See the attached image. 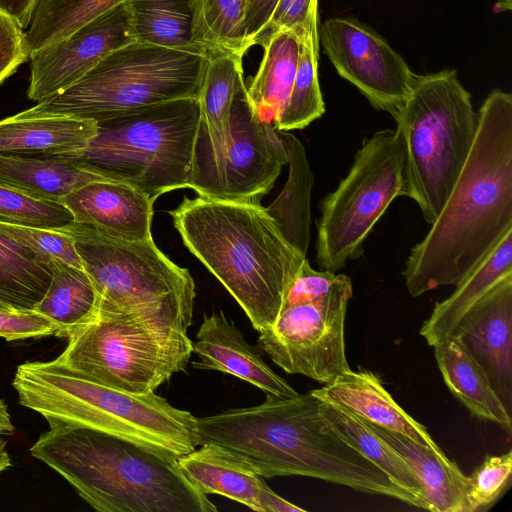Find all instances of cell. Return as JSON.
Listing matches in <instances>:
<instances>
[{
	"mask_svg": "<svg viewBox=\"0 0 512 512\" xmlns=\"http://www.w3.org/2000/svg\"><path fill=\"white\" fill-rule=\"evenodd\" d=\"M467 480V512L489 510L511 485L512 451L487 456Z\"/></svg>",
	"mask_w": 512,
	"mask_h": 512,
	"instance_id": "37",
	"label": "cell"
},
{
	"mask_svg": "<svg viewBox=\"0 0 512 512\" xmlns=\"http://www.w3.org/2000/svg\"><path fill=\"white\" fill-rule=\"evenodd\" d=\"M0 233L41 256L84 269L73 238L63 231L0 221Z\"/></svg>",
	"mask_w": 512,
	"mask_h": 512,
	"instance_id": "38",
	"label": "cell"
},
{
	"mask_svg": "<svg viewBox=\"0 0 512 512\" xmlns=\"http://www.w3.org/2000/svg\"><path fill=\"white\" fill-rule=\"evenodd\" d=\"M320 400L342 406L363 420L398 433L444 455L427 428L396 403L372 371L351 368L330 383L310 391Z\"/></svg>",
	"mask_w": 512,
	"mask_h": 512,
	"instance_id": "19",
	"label": "cell"
},
{
	"mask_svg": "<svg viewBox=\"0 0 512 512\" xmlns=\"http://www.w3.org/2000/svg\"><path fill=\"white\" fill-rule=\"evenodd\" d=\"M288 156L289 174L278 197L265 207L285 239L306 256L310 242V200L314 184L305 148L288 131H278Z\"/></svg>",
	"mask_w": 512,
	"mask_h": 512,
	"instance_id": "27",
	"label": "cell"
},
{
	"mask_svg": "<svg viewBox=\"0 0 512 512\" xmlns=\"http://www.w3.org/2000/svg\"><path fill=\"white\" fill-rule=\"evenodd\" d=\"M98 181H113L82 161L58 156L0 153V184L60 202L71 192Z\"/></svg>",
	"mask_w": 512,
	"mask_h": 512,
	"instance_id": "24",
	"label": "cell"
},
{
	"mask_svg": "<svg viewBox=\"0 0 512 512\" xmlns=\"http://www.w3.org/2000/svg\"><path fill=\"white\" fill-rule=\"evenodd\" d=\"M177 459L183 475L204 494H218L261 512L260 495L265 478L244 459L214 444Z\"/></svg>",
	"mask_w": 512,
	"mask_h": 512,
	"instance_id": "22",
	"label": "cell"
},
{
	"mask_svg": "<svg viewBox=\"0 0 512 512\" xmlns=\"http://www.w3.org/2000/svg\"><path fill=\"white\" fill-rule=\"evenodd\" d=\"M15 428L6 403L0 399V436L13 434Z\"/></svg>",
	"mask_w": 512,
	"mask_h": 512,
	"instance_id": "46",
	"label": "cell"
},
{
	"mask_svg": "<svg viewBox=\"0 0 512 512\" xmlns=\"http://www.w3.org/2000/svg\"><path fill=\"white\" fill-rule=\"evenodd\" d=\"M206 61L200 54L134 41L26 111L100 122L175 99L198 98Z\"/></svg>",
	"mask_w": 512,
	"mask_h": 512,
	"instance_id": "9",
	"label": "cell"
},
{
	"mask_svg": "<svg viewBox=\"0 0 512 512\" xmlns=\"http://www.w3.org/2000/svg\"><path fill=\"white\" fill-rule=\"evenodd\" d=\"M398 196H406V150L397 130L366 138L338 187L321 202L316 263L337 272L363 253L375 224Z\"/></svg>",
	"mask_w": 512,
	"mask_h": 512,
	"instance_id": "10",
	"label": "cell"
},
{
	"mask_svg": "<svg viewBox=\"0 0 512 512\" xmlns=\"http://www.w3.org/2000/svg\"><path fill=\"white\" fill-rule=\"evenodd\" d=\"M31 455L61 475L99 512H216L177 459L121 437L50 423Z\"/></svg>",
	"mask_w": 512,
	"mask_h": 512,
	"instance_id": "4",
	"label": "cell"
},
{
	"mask_svg": "<svg viewBox=\"0 0 512 512\" xmlns=\"http://www.w3.org/2000/svg\"><path fill=\"white\" fill-rule=\"evenodd\" d=\"M50 259L0 233V301L15 311H34L52 278Z\"/></svg>",
	"mask_w": 512,
	"mask_h": 512,
	"instance_id": "31",
	"label": "cell"
},
{
	"mask_svg": "<svg viewBox=\"0 0 512 512\" xmlns=\"http://www.w3.org/2000/svg\"><path fill=\"white\" fill-rule=\"evenodd\" d=\"M191 38L206 57L224 53L242 58L251 47L242 0H194Z\"/></svg>",
	"mask_w": 512,
	"mask_h": 512,
	"instance_id": "33",
	"label": "cell"
},
{
	"mask_svg": "<svg viewBox=\"0 0 512 512\" xmlns=\"http://www.w3.org/2000/svg\"><path fill=\"white\" fill-rule=\"evenodd\" d=\"M200 361L196 369L216 370L233 375L261 389L265 394L295 397L299 393L275 373L222 311L204 315L193 342Z\"/></svg>",
	"mask_w": 512,
	"mask_h": 512,
	"instance_id": "18",
	"label": "cell"
},
{
	"mask_svg": "<svg viewBox=\"0 0 512 512\" xmlns=\"http://www.w3.org/2000/svg\"><path fill=\"white\" fill-rule=\"evenodd\" d=\"M52 278L34 311L58 326L56 336L67 337L73 330L92 320L98 310V295L84 269L59 259H50Z\"/></svg>",
	"mask_w": 512,
	"mask_h": 512,
	"instance_id": "30",
	"label": "cell"
},
{
	"mask_svg": "<svg viewBox=\"0 0 512 512\" xmlns=\"http://www.w3.org/2000/svg\"><path fill=\"white\" fill-rule=\"evenodd\" d=\"M12 386L19 403L50 423L124 438L178 459L198 446L197 417L155 392L135 394L94 380L58 358L20 364Z\"/></svg>",
	"mask_w": 512,
	"mask_h": 512,
	"instance_id": "5",
	"label": "cell"
},
{
	"mask_svg": "<svg viewBox=\"0 0 512 512\" xmlns=\"http://www.w3.org/2000/svg\"><path fill=\"white\" fill-rule=\"evenodd\" d=\"M69 234L98 295L96 315L127 314L194 303L190 272L154 243L126 241L76 222L54 228Z\"/></svg>",
	"mask_w": 512,
	"mask_h": 512,
	"instance_id": "11",
	"label": "cell"
},
{
	"mask_svg": "<svg viewBox=\"0 0 512 512\" xmlns=\"http://www.w3.org/2000/svg\"><path fill=\"white\" fill-rule=\"evenodd\" d=\"M512 9V0H497L494 5L495 13H502Z\"/></svg>",
	"mask_w": 512,
	"mask_h": 512,
	"instance_id": "48",
	"label": "cell"
},
{
	"mask_svg": "<svg viewBox=\"0 0 512 512\" xmlns=\"http://www.w3.org/2000/svg\"><path fill=\"white\" fill-rule=\"evenodd\" d=\"M134 41L125 2L32 53L27 97L41 102L64 91L108 54Z\"/></svg>",
	"mask_w": 512,
	"mask_h": 512,
	"instance_id": "15",
	"label": "cell"
},
{
	"mask_svg": "<svg viewBox=\"0 0 512 512\" xmlns=\"http://www.w3.org/2000/svg\"><path fill=\"white\" fill-rule=\"evenodd\" d=\"M230 131L232 144L224 155H193L188 188L209 199L260 203L288 156L273 123L251 106L244 82L234 98Z\"/></svg>",
	"mask_w": 512,
	"mask_h": 512,
	"instance_id": "13",
	"label": "cell"
},
{
	"mask_svg": "<svg viewBox=\"0 0 512 512\" xmlns=\"http://www.w3.org/2000/svg\"><path fill=\"white\" fill-rule=\"evenodd\" d=\"M127 0H38L26 30L31 54Z\"/></svg>",
	"mask_w": 512,
	"mask_h": 512,
	"instance_id": "34",
	"label": "cell"
},
{
	"mask_svg": "<svg viewBox=\"0 0 512 512\" xmlns=\"http://www.w3.org/2000/svg\"><path fill=\"white\" fill-rule=\"evenodd\" d=\"M38 0H0V13L27 30Z\"/></svg>",
	"mask_w": 512,
	"mask_h": 512,
	"instance_id": "44",
	"label": "cell"
},
{
	"mask_svg": "<svg viewBox=\"0 0 512 512\" xmlns=\"http://www.w3.org/2000/svg\"><path fill=\"white\" fill-rule=\"evenodd\" d=\"M512 274V230L458 284L446 299L436 302L420 328L429 346L452 337L468 310L502 277Z\"/></svg>",
	"mask_w": 512,
	"mask_h": 512,
	"instance_id": "26",
	"label": "cell"
},
{
	"mask_svg": "<svg viewBox=\"0 0 512 512\" xmlns=\"http://www.w3.org/2000/svg\"><path fill=\"white\" fill-rule=\"evenodd\" d=\"M154 201L129 184L98 181L76 189L61 203L72 214L73 222L121 240L145 241L152 238Z\"/></svg>",
	"mask_w": 512,
	"mask_h": 512,
	"instance_id": "17",
	"label": "cell"
},
{
	"mask_svg": "<svg viewBox=\"0 0 512 512\" xmlns=\"http://www.w3.org/2000/svg\"><path fill=\"white\" fill-rule=\"evenodd\" d=\"M193 305L96 315L68 334L67 346L57 358L114 388L135 394L154 392L189 362L193 342L187 330Z\"/></svg>",
	"mask_w": 512,
	"mask_h": 512,
	"instance_id": "6",
	"label": "cell"
},
{
	"mask_svg": "<svg viewBox=\"0 0 512 512\" xmlns=\"http://www.w3.org/2000/svg\"><path fill=\"white\" fill-rule=\"evenodd\" d=\"M97 131L92 119L25 110L0 120V153L66 157L83 151Z\"/></svg>",
	"mask_w": 512,
	"mask_h": 512,
	"instance_id": "20",
	"label": "cell"
},
{
	"mask_svg": "<svg viewBox=\"0 0 512 512\" xmlns=\"http://www.w3.org/2000/svg\"><path fill=\"white\" fill-rule=\"evenodd\" d=\"M6 447L7 441L0 436V473L11 466V457Z\"/></svg>",
	"mask_w": 512,
	"mask_h": 512,
	"instance_id": "47",
	"label": "cell"
},
{
	"mask_svg": "<svg viewBox=\"0 0 512 512\" xmlns=\"http://www.w3.org/2000/svg\"><path fill=\"white\" fill-rule=\"evenodd\" d=\"M243 82L242 58L224 53L207 56L198 96L200 122L194 155L216 157L230 148L231 109Z\"/></svg>",
	"mask_w": 512,
	"mask_h": 512,
	"instance_id": "21",
	"label": "cell"
},
{
	"mask_svg": "<svg viewBox=\"0 0 512 512\" xmlns=\"http://www.w3.org/2000/svg\"><path fill=\"white\" fill-rule=\"evenodd\" d=\"M0 310L1 311H15L12 308H10L8 305L4 304L0 301Z\"/></svg>",
	"mask_w": 512,
	"mask_h": 512,
	"instance_id": "49",
	"label": "cell"
},
{
	"mask_svg": "<svg viewBox=\"0 0 512 512\" xmlns=\"http://www.w3.org/2000/svg\"><path fill=\"white\" fill-rule=\"evenodd\" d=\"M320 411L342 439L384 472L397 486L411 494L421 509L427 510L423 490L414 472L365 420L342 406L324 400H320Z\"/></svg>",
	"mask_w": 512,
	"mask_h": 512,
	"instance_id": "29",
	"label": "cell"
},
{
	"mask_svg": "<svg viewBox=\"0 0 512 512\" xmlns=\"http://www.w3.org/2000/svg\"><path fill=\"white\" fill-rule=\"evenodd\" d=\"M318 0H279L270 21L255 45H263L278 31H290L300 40L319 43Z\"/></svg>",
	"mask_w": 512,
	"mask_h": 512,
	"instance_id": "39",
	"label": "cell"
},
{
	"mask_svg": "<svg viewBox=\"0 0 512 512\" xmlns=\"http://www.w3.org/2000/svg\"><path fill=\"white\" fill-rule=\"evenodd\" d=\"M367 422V421H366ZM368 426L398 452L417 477L432 512H467V476L446 454L367 422Z\"/></svg>",
	"mask_w": 512,
	"mask_h": 512,
	"instance_id": "25",
	"label": "cell"
},
{
	"mask_svg": "<svg viewBox=\"0 0 512 512\" xmlns=\"http://www.w3.org/2000/svg\"><path fill=\"white\" fill-rule=\"evenodd\" d=\"M198 446L217 444L264 478L307 476L408 505L414 497L342 439L326 422L320 399L266 394L256 406L197 417Z\"/></svg>",
	"mask_w": 512,
	"mask_h": 512,
	"instance_id": "2",
	"label": "cell"
},
{
	"mask_svg": "<svg viewBox=\"0 0 512 512\" xmlns=\"http://www.w3.org/2000/svg\"><path fill=\"white\" fill-rule=\"evenodd\" d=\"M257 73L246 87L247 98L258 116L274 123L283 111L296 76L300 39L290 31H278L263 45Z\"/></svg>",
	"mask_w": 512,
	"mask_h": 512,
	"instance_id": "28",
	"label": "cell"
},
{
	"mask_svg": "<svg viewBox=\"0 0 512 512\" xmlns=\"http://www.w3.org/2000/svg\"><path fill=\"white\" fill-rule=\"evenodd\" d=\"M319 43L300 40L296 76L287 103L273 123L277 131L303 129L325 112L318 79Z\"/></svg>",
	"mask_w": 512,
	"mask_h": 512,
	"instance_id": "35",
	"label": "cell"
},
{
	"mask_svg": "<svg viewBox=\"0 0 512 512\" xmlns=\"http://www.w3.org/2000/svg\"><path fill=\"white\" fill-rule=\"evenodd\" d=\"M26 30L0 13V84L30 59Z\"/></svg>",
	"mask_w": 512,
	"mask_h": 512,
	"instance_id": "40",
	"label": "cell"
},
{
	"mask_svg": "<svg viewBox=\"0 0 512 512\" xmlns=\"http://www.w3.org/2000/svg\"><path fill=\"white\" fill-rule=\"evenodd\" d=\"M352 295L351 279L340 274L325 295L283 304L274 323L259 332L260 348L288 374L332 382L350 369L345 320Z\"/></svg>",
	"mask_w": 512,
	"mask_h": 512,
	"instance_id": "12",
	"label": "cell"
},
{
	"mask_svg": "<svg viewBox=\"0 0 512 512\" xmlns=\"http://www.w3.org/2000/svg\"><path fill=\"white\" fill-rule=\"evenodd\" d=\"M406 150V196L432 224L471 151L478 128L471 94L457 71L416 75L395 117Z\"/></svg>",
	"mask_w": 512,
	"mask_h": 512,
	"instance_id": "7",
	"label": "cell"
},
{
	"mask_svg": "<svg viewBox=\"0 0 512 512\" xmlns=\"http://www.w3.org/2000/svg\"><path fill=\"white\" fill-rule=\"evenodd\" d=\"M193 4L194 0H127L135 40L203 55L191 38Z\"/></svg>",
	"mask_w": 512,
	"mask_h": 512,
	"instance_id": "32",
	"label": "cell"
},
{
	"mask_svg": "<svg viewBox=\"0 0 512 512\" xmlns=\"http://www.w3.org/2000/svg\"><path fill=\"white\" fill-rule=\"evenodd\" d=\"M432 347L442 378L454 397L473 417L497 424L511 435V413L459 337L454 335Z\"/></svg>",
	"mask_w": 512,
	"mask_h": 512,
	"instance_id": "23",
	"label": "cell"
},
{
	"mask_svg": "<svg viewBox=\"0 0 512 512\" xmlns=\"http://www.w3.org/2000/svg\"><path fill=\"white\" fill-rule=\"evenodd\" d=\"M58 326L36 311H1L0 337L6 341L56 335Z\"/></svg>",
	"mask_w": 512,
	"mask_h": 512,
	"instance_id": "41",
	"label": "cell"
},
{
	"mask_svg": "<svg viewBox=\"0 0 512 512\" xmlns=\"http://www.w3.org/2000/svg\"><path fill=\"white\" fill-rule=\"evenodd\" d=\"M279 0H242L244 5V22L251 46L262 34L270 21Z\"/></svg>",
	"mask_w": 512,
	"mask_h": 512,
	"instance_id": "43",
	"label": "cell"
},
{
	"mask_svg": "<svg viewBox=\"0 0 512 512\" xmlns=\"http://www.w3.org/2000/svg\"><path fill=\"white\" fill-rule=\"evenodd\" d=\"M454 335L484 370L511 413L512 274L497 281L468 310Z\"/></svg>",
	"mask_w": 512,
	"mask_h": 512,
	"instance_id": "16",
	"label": "cell"
},
{
	"mask_svg": "<svg viewBox=\"0 0 512 512\" xmlns=\"http://www.w3.org/2000/svg\"><path fill=\"white\" fill-rule=\"evenodd\" d=\"M0 221L54 229L73 222V216L60 202L0 184Z\"/></svg>",
	"mask_w": 512,
	"mask_h": 512,
	"instance_id": "36",
	"label": "cell"
},
{
	"mask_svg": "<svg viewBox=\"0 0 512 512\" xmlns=\"http://www.w3.org/2000/svg\"><path fill=\"white\" fill-rule=\"evenodd\" d=\"M261 512H304L305 509L287 501L276 494L267 483L264 484L261 495Z\"/></svg>",
	"mask_w": 512,
	"mask_h": 512,
	"instance_id": "45",
	"label": "cell"
},
{
	"mask_svg": "<svg viewBox=\"0 0 512 512\" xmlns=\"http://www.w3.org/2000/svg\"><path fill=\"white\" fill-rule=\"evenodd\" d=\"M339 275L328 270L317 271L306 259L288 288L282 305L309 301L325 295L337 282Z\"/></svg>",
	"mask_w": 512,
	"mask_h": 512,
	"instance_id": "42",
	"label": "cell"
},
{
	"mask_svg": "<svg viewBox=\"0 0 512 512\" xmlns=\"http://www.w3.org/2000/svg\"><path fill=\"white\" fill-rule=\"evenodd\" d=\"M200 122L198 98L175 99L97 122L81 152L66 156L153 199L188 188Z\"/></svg>",
	"mask_w": 512,
	"mask_h": 512,
	"instance_id": "8",
	"label": "cell"
},
{
	"mask_svg": "<svg viewBox=\"0 0 512 512\" xmlns=\"http://www.w3.org/2000/svg\"><path fill=\"white\" fill-rule=\"evenodd\" d=\"M318 37L338 74L375 109L395 118L416 77L402 56L372 28L354 18H328L318 29Z\"/></svg>",
	"mask_w": 512,
	"mask_h": 512,
	"instance_id": "14",
	"label": "cell"
},
{
	"mask_svg": "<svg viewBox=\"0 0 512 512\" xmlns=\"http://www.w3.org/2000/svg\"><path fill=\"white\" fill-rule=\"evenodd\" d=\"M512 230V95L489 93L461 173L402 275L413 297L458 285Z\"/></svg>",
	"mask_w": 512,
	"mask_h": 512,
	"instance_id": "1",
	"label": "cell"
},
{
	"mask_svg": "<svg viewBox=\"0 0 512 512\" xmlns=\"http://www.w3.org/2000/svg\"><path fill=\"white\" fill-rule=\"evenodd\" d=\"M185 246L261 332L275 321L305 255L260 203L184 197L169 211Z\"/></svg>",
	"mask_w": 512,
	"mask_h": 512,
	"instance_id": "3",
	"label": "cell"
}]
</instances>
